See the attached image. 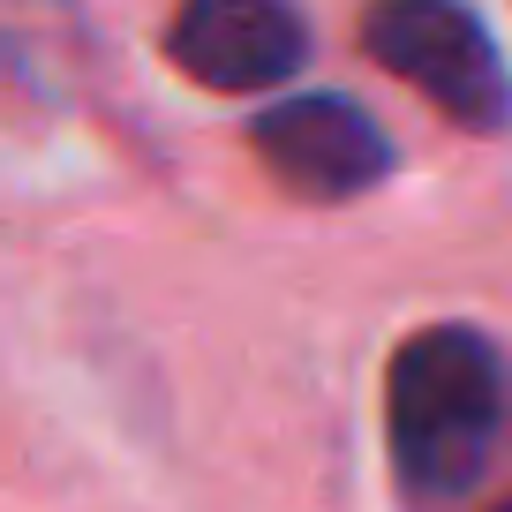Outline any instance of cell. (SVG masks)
<instances>
[{
    "label": "cell",
    "mask_w": 512,
    "mask_h": 512,
    "mask_svg": "<svg viewBox=\"0 0 512 512\" xmlns=\"http://www.w3.org/2000/svg\"><path fill=\"white\" fill-rule=\"evenodd\" d=\"M166 53L204 91H272V83H287L302 68L309 31H302V16H287L272 0H196V8L174 16Z\"/></svg>",
    "instance_id": "277c9868"
},
{
    "label": "cell",
    "mask_w": 512,
    "mask_h": 512,
    "mask_svg": "<svg viewBox=\"0 0 512 512\" xmlns=\"http://www.w3.org/2000/svg\"><path fill=\"white\" fill-rule=\"evenodd\" d=\"M256 159L272 166L294 196L339 204V196H362L369 181H384L392 144H384V128L354 98L309 91V98H279V106L256 113Z\"/></svg>",
    "instance_id": "3957f363"
},
{
    "label": "cell",
    "mask_w": 512,
    "mask_h": 512,
    "mask_svg": "<svg viewBox=\"0 0 512 512\" xmlns=\"http://www.w3.org/2000/svg\"><path fill=\"white\" fill-rule=\"evenodd\" d=\"M369 53L400 83H415L422 98L452 113L460 128H505L512 113V76L497 61L490 31H482L467 8H445V0H392L362 23Z\"/></svg>",
    "instance_id": "7a4b0ae2"
},
{
    "label": "cell",
    "mask_w": 512,
    "mask_h": 512,
    "mask_svg": "<svg viewBox=\"0 0 512 512\" xmlns=\"http://www.w3.org/2000/svg\"><path fill=\"white\" fill-rule=\"evenodd\" d=\"M497 512H512V497H505V505H497Z\"/></svg>",
    "instance_id": "5b68a950"
},
{
    "label": "cell",
    "mask_w": 512,
    "mask_h": 512,
    "mask_svg": "<svg viewBox=\"0 0 512 512\" xmlns=\"http://www.w3.org/2000/svg\"><path fill=\"white\" fill-rule=\"evenodd\" d=\"M392 467L430 497H460L497 445V354L467 324H430L400 339L384 369Z\"/></svg>",
    "instance_id": "6da1fadb"
}]
</instances>
